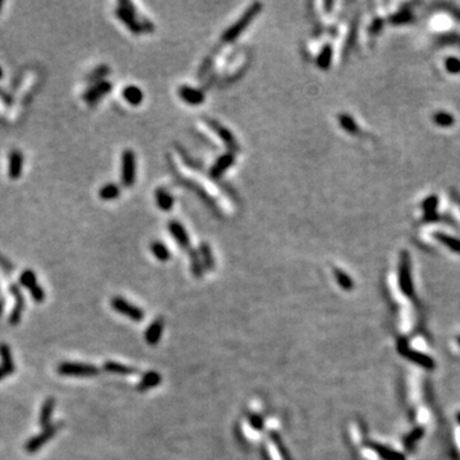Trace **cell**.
<instances>
[{
    "instance_id": "obj_28",
    "label": "cell",
    "mask_w": 460,
    "mask_h": 460,
    "mask_svg": "<svg viewBox=\"0 0 460 460\" xmlns=\"http://www.w3.org/2000/svg\"><path fill=\"white\" fill-rule=\"evenodd\" d=\"M160 376L157 375L156 372H149L144 378H142V383L139 384V389L141 390H147L149 387H153L156 386L158 383H160Z\"/></svg>"
},
{
    "instance_id": "obj_2",
    "label": "cell",
    "mask_w": 460,
    "mask_h": 460,
    "mask_svg": "<svg viewBox=\"0 0 460 460\" xmlns=\"http://www.w3.org/2000/svg\"><path fill=\"white\" fill-rule=\"evenodd\" d=\"M261 10H262L261 3H253V4L249 5V7L244 10L243 14L238 18V21L234 22L228 30H225V32L222 35V40L220 41L224 44H228L236 40V38L243 33V31L251 25L252 21L261 13Z\"/></svg>"
},
{
    "instance_id": "obj_11",
    "label": "cell",
    "mask_w": 460,
    "mask_h": 460,
    "mask_svg": "<svg viewBox=\"0 0 460 460\" xmlns=\"http://www.w3.org/2000/svg\"><path fill=\"white\" fill-rule=\"evenodd\" d=\"M235 161V153L228 151L227 153H223L222 156L217 157V160L215 161L214 165L210 169V175L214 179H220L224 175L225 171L230 168L231 165Z\"/></svg>"
},
{
    "instance_id": "obj_30",
    "label": "cell",
    "mask_w": 460,
    "mask_h": 460,
    "mask_svg": "<svg viewBox=\"0 0 460 460\" xmlns=\"http://www.w3.org/2000/svg\"><path fill=\"white\" fill-rule=\"evenodd\" d=\"M433 119H435V123L441 127H450L453 126L454 123L453 116H451L450 114L444 113V111H440V113L436 114V115L433 116Z\"/></svg>"
},
{
    "instance_id": "obj_31",
    "label": "cell",
    "mask_w": 460,
    "mask_h": 460,
    "mask_svg": "<svg viewBox=\"0 0 460 460\" xmlns=\"http://www.w3.org/2000/svg\"><path fill=\"white\" fill-rule=\"evenodd\" d=\"M445 67L449 73H459L460 72V61L456 58H448L445 62Z\"/></svg>"
},
{
    "instance_id": "obj_19",
    "label": "cell",
    "mask_w": 460,
    "mask_h": 460,
    "mask_svg": "<svg viewBox=\"0 0 460 460\" xmlns=\"http://www.w3.org/2000/svg\"><path fill=\"white\" fill-rule=\"evenodd\" d=\"M150 251H151V253L155 256V258L158 259V261L165 262L168 261V259H170L171 257L170 251H169L168 247L160 241L152 242V243L150 244Z\"/></svg>"
},
{
    "instance_id": "obj_6",
    "label": "cell",
    "mask_w": 460,
    "mask_h": 460,
    "mask_svg": "<svg viewBox=\"0 0 460 460\" xmlns=\"http://www.w3.org/2000/svg\"><path fill=\"white\" fill-rule=\"evenodd\" d=\"M111 306H113V308L115 309L116 312H119L121 314H124V316H127L128 318L133 319V321L138 322V321H141V319H144L145 312L142 311V309H139L137 306L131 305L129 302H127V301L123 299V298H119V297L113 298V301H111Z\"/></svg>"
},
{
    "instance_id": "obj_18",
    "label": "cell",
    "mask_w": 460,
    "mask_h": 460,
    "mask_svg": "<svg viewBox=\"0 0 460 460\" xmlns=\"http://www.w3.org/2000/svg\"><path fill=\"white\" fill-rule=\"evenodd\" d=\"M121 196V187L115 183H106L98 189V197L104 201H113Z\"/></svg>"
},
{
    "instance_id": "obj_24",
    "label": "cell",
    "mask_w": 460,
    "mask_h": 460,
    "mask_svg": "<svg viewBox=\"0 0 460 460\" xmlns=\"http://www.w3.org/2000/svg\"><path fill=\"white\" fill-rule=\"evenodd\" d=\"M334 275H335V279H336V282L339 283V285L343 288V289L344 290H352L353 289L354 284H353V280L350 279L349 275H347L344 271H342V270H339V269L334 270Z\"/></svg>"
},
{
    "instance_id": "obj_5",
    "label": "cell",
    "mask_w": 460,
    "mask_h": 460,
    "mask_svg": "<svg viewBox=\"0 0 460 460\" xmlns=\"http://www.w3.org/2000/svg\"><path fill=\"white\" fill-rule=\"evenodd\" d=\"M113 88V85L108 81H101V82L92 83L90 87L86 90V92L83 93V100L88 104V105H95L97 104L98 100H101L103 97H105L109 92Z\"/></svg>"
},
{
    "instance_id": "obj_34",
    "label": "cell",
    "mask_w": 460,
    "mask_h": 460,
    "mask_svg": "<svg viewBox=\"0 0 460 460\" xmlns=\"http://www.w3.org/2000/svg\"><path fill=\"white\" fill-rule=\"evenodd\" d=\"M0 266H2L3 269H7V270H9V269H10L9 264H8V262H7V259L3 258L2 256H0Z\"/></svg>"
},
{
    "instance_id": "obj_15",
    "label": "cell",
    "mask_w": 460,
    "mask_h": 460,
    "mask_svg": "<svg viewBox=\"0 0 460 460\" xmlns=\"http://www.w3.org/2000/svg\"><path fill=\"white\" fill-rule=\"evenodd\" d=\"M122 95H123L124 100L132 106L141 105V103L145 98L144 91H142L139 87H137V86H127V87L122 91Z\"/></svg>"
},
{
    "instance_id": "obj_27",
    "label": "cell",
    "mask_w": 460,
    "mask_h": 460,
    "mask_svg": "<svg viewBox=\"0 0 460 460\" xmlns=\"http://www.w3.org/2000/svg\"><path fill=\"white\" fill-rule=\"evenodd\" d=\"M435 236L438 239V241L443 242V243L445 244L446 247H449L450 249H453V251H455V252H460V241L459 239L451 238V236L445 235V234H443V233H440V234L437 233Z\"/></svg>"
},
{
    "instance_id": "obj_16",
    "label": "cell",
    "mask_w": 460,
    "mask_h": 460,
    "mask_svg": "<svg viewBox=\"0 0 460 460\" xmlns=\"http://www.w3.org/2000/svg\"><path fill=\"white\" fill-rule=\"evenodd\" d=\"M155 199L158 209L163 211H170L174 207V197L165 188H157L155 192Z\"/></svg>"
},
{
    "instance_id": "obj_26",
    "label": "cell",
    "mask_w": 460,
    "mask_h": 460,
    "mask_svg": "<svg viewBox=\"0 0 460 460\" xmlns=\"http://www.w3.org/2000/svg\"><path fill=\"white\" fill-rule=\"evenodd\" d=\"M339 122H340V126H342L345 131L349 132V133L355 134V132L358 131L355 122L353 121L352 116L347 115V114H342V115H339Z\"/></svg>"
},
{
    "instance_id": "obj_32",
    "label": "cell",
    "mask_w": 460,
    "mask_h": 460,
    "mask_svg": "<svg viewBox=\"0 0 460 460\" xmlns=\"http://www.w3.org/2000/svg\"><path fill=\"white\" fill-rule=\"evenodd\" d=\"M436 206H437V198H436L435 196H432V197H430V198H427L425 201V204H423V207H425V210L427 212H433V211H435Z\"/></svg>"
},
{
    "instance_id": "obj_8",
    "label": "cell",
    "mask_w": 460,
    "mask_h": 460,
    "mask_svg": "<svg viewBox=\"0 0 460 460\" xmlns=\"http://www.w3.org/2000/svg\"><path fill=\"white\" fill-rule=\"evenodd\" d=\"M400 288L405 295H413L412 277H410V258L408 253L402 254L400 259Z\"/></svg>"
},
{
    "instance_id": "obj_1",
    "label": "cell",
    "mask_w": 460,
    "mask_h": 460,
    "mask_svg": "<svg viewBox=\"0 0 460 460\" xmlns=\"http://www.w3.org/2000/svg\"><path fill=\"white\" fill-rule=\"evenodd\" d=\"M115 14L121 19V22L124 23L126 27L133 35H139V33L144 32H152L155 30V26L149 19L145 21L144 23L137 19L136 8H134L133 4H131L128 2H122L119 4V7L116 8Z\"/></svg>"
},
{
    "instance_id": "obj_7",
    "label": "cell",
    "mask_w": 460,
    "mask_h": 460,
    "mask_svg": "<svg viewBox=\"0 0 460 460\" xmlns=\"http://www.w3.org/2000/svg\"><path fill=\"white\" fill-rule=\"evenodd\" d=\"M397 350L400 352V354L407 357V359L413 361V362L418 363V365L427 368V370H432V368L435 367V363H433V361L431 359L430 357L422 354V353L415 352V350L409 349L408 345L405 344V340H399V342H397Z\"/></svg>"
},
{
    "instance_id": "obj_29",
    "label": "cell",
    "mask_w": 460,
    "mask_h": 460,
    "mask_svg": "<svg viewBox=\"0 0 460 460\" xmlns=\"http://www.w3.org/2000/svg\"><path fill=\"white\" fill-rule=\"evenodd\" d=\"M105 370L109 371V372L123 373V375H127V373H133L134 372V370H132V368L127 367V366H123V365H119V363H115V362H108V363H106Z\"/></svg>"
},
{
    "instance_id": "obj_14",
    "label": "cell",
    "mask_w": 460,
    "mask_h": 460,
    "mask_svg": "<svg viewBox=\"0 0 460 460\" xmlns=\"http://www.w3.org/2000/svg\"><path fill=\"white\" fill-rule=\"evenodd\" d=\"M21 283H22L26 288L30 289V292L32 293L33 298H35L36 301L41 302V301L44 299V292L37 285V282H36V276L35 274H33V271L27 270V271L23 272L22 276H21Z\"/></svg>"
},
{
    "instance_id": "obj_4",
    "label": "cell",
    "mask_w": 460,
    "mask_h": 460,
    "mask_svg": "<svg viewBox=\"0 0 460 460\" xmlns=\"http://www.w3.org/2000/svg\"><path fill=\"white\" fill-rule=\"evenodd\" d=\"M204 122L212 132H215V133L217 134V137L224 142V145L228 147V150H229L230 152L235 153L236 151H239L238 141H236L234 134L231 133L227 127H224L222 123H219V122L214 121V119L211 118H204Z\"/></svg>"
},
{
    "instance_id": "obj_12",
    "label": "cell",
    "mask_w": 460,
    "mask_h": 460,
    "mask_svg": "<svg viewBox=\"0 0 460 460\" xmlns=\"http://www.w3.org/2000/svg\"><path fill=\"white\" fill-rule=\"evenodd\" d=\"M59 372L68 376H92L97 373L93 366L81 365V363H64L59 367Z\"/></svg>"
},
{
    "instance_id": "obj_20",
    "label": "cell",
    "mask_w": 460,
    "mask_h": 460,
    "mask_svg": "<svg viewBox=\"0 0 460 460\" xmlns=\"http://www.w3.org/2000/svg\"><path fill=\"white\" fill-rule=\"evenodd\" d=\"M332 61V46L331 45H325L322 48V50L319 51L318 56L316 59V64L318 66V68L321 69H327L331 64Z\"/></svg>"
},
{
    "instance_id": "obj_3",
    "label": "cell",
    "mask_w": 460,
    "mask_h": 460,
    "mask_svg": "<svg viewBox=\"0 0 460 460\" xmlns=\"http://www.w3.org/2000/svg\"><path fill=\"white\" fill-rule=\"evenodd\" d=\"M137 160L133 150H126L122 153L121 181L124 187H132L136 183Z\"/></svg>"
},
{
    "instance_id": "obj_22",
    "label": "cell",
    "mask_w": 460,
    "mask_h": 460,
    "mask_svg": "<svg viewBox=\"0 0 460 460\" xmlns=\"http://www.w3.org/2000/svg\"><path fill=\"white\" fill-rule=\"evenodd\" d=\"M109 73H110V68H109L106 64H103V66L96 67L92 72H90V73L87 74V77H86V79H87L90 83L92 82L97 83L101 82V81H105L104 78L108 76Z\"/></svg>"
},
{
    "instance_id": "obj_21",
    "label": "cell",
    "mask_w": 460,
    "mask_h": 460,
    "mask_svg": "<svg viewBox=\"0 0 460 460\" xmlns=\"http://www.w3.org/2000/svg\"><path fill=\"white\" fill-rule=\"evenodd\" d=\"M199 257H201L202 258V265H204L205 266V269H207V270H212L214 269V265H215V261H214V257H212V252H211V248H210V246H209V243H201V246H199Z\"/></svg>"
},
{
    "instance_id": "obj_23",
    "label": "cell",
    "mask_w": 460,
    "mask_h": 460,
    "mask_svg": "<svg viewBox=\"0 0 460 460\" xmlns=\"http://www.w3.org/2000/svg\"><path fill=\"white\" fill-rule=\"evenodd\" d=\"M372 448L375 449L376 453L381 456V458L385 460H405L404 456L402 455L400 453H396V451H392L390 449L384 448L381 445H376V444H372Z\"/></svg>"
},
{
    "instance_id": "obj_36",
    "label": "cell",
    "mask_w": 460,
    "mask_h": 460,
    "mask_svg": "<svg viewBox=\"0 0 460 460\" xmlns=\"http://www.w3.org/2000/svg\"><path fill=\"white\" fill-rule=\"evenodd\" d=\"M3 5H4V3H3V2H0V12H2V8H3Z\"/></svg>"
},
{
    "instance_id": "obj_35",
    "label": "cell",
    "mask_w": 460,
    "mask_h": 460,
    "mask_svg": "<svg viewBox=\"0 0 460 460\" xmlns=\"http://www.w3.org/2000/svg\"><path fill=\"white\" fill-rule=\"evenodd\" d=\"M2 78H3V68L0 67V79H2Z\"/></svg>"
},
{
    "instance_id": "obj_10",
    "label": "cell",
    "mask_w": 460,
    "mask_h": 460,
    "mask_svg": "<svg viewBox=\"0 0 460 460\" xmlns=\"http://www.w3.org/2000/svg\"><path fill=\"white\" fill-rule=\"evenodd\" d=\"M23 163L25 157L19 150H12L8 156V176L12 181H17L21 178L23 171Z\"/></svg>"
},
{
    "instance_id": "obj_17",
    "label": "cell",
    "mask_w": 460,
    "mask_h": 460,
    "mask_svg": "<svg viewBox=\"0 0 460 460\" xmlns=\"http://www.w3.org/2000/svg\"><path fill=\"white\" fill-rule=\"evenodd\" d=\"M163 330H164L163 319H161V318L156 319L155 322H152V324L150 325V327H149V329H147L146 334H145V337H146V342L149 343V344H151V345L156 344V343H157L158 340H160L161 334H163Z\"/></svg>"
},
{
    "instance_id": "obj_37",
    "label": "cell",
    "mask_w": 460,
    "mask_h": 460,
    "mask_svg": "<svg viewBox=\"0 0 460 460\" xmlns=\"http://www.w3.org/2000/svg\"><path fill=\"white\" fill-rule=\"evenodd\" d=\"M458 419H459V422H460V413H459V415H458Z\"/></svg>"
},
{
    "instance_id": "obj_25",
    "label": "cell",
    "mask_w": 460,
    "mask_h": 460,
    "mask_svg": "<svg viewBox=\"0 0 460 460\" xmlns=\"http://www.w3.org/2000/svg\"><path fill=\"white\" fill-rule=\"evenodd\" d=\"M189 254H191L192 272H193L197 277H201L202 272H204V266H202V262L199 261V254L197 253L196 251H192V249L189 251Z\"/></svg>"
},
{
    "instance_id": "obj_13",
    "label": "cell",
    "mask_w": 460,
    "mask_h": 460,
    "mask_svg": "<svg viewBox=\"0 0 460 460\" xmlns=\"http://www.w3.org/2000/svg\"><path fill=\"white\" fill-rule=\"evenodd\" d=\"M168 229L170 231L171 236L176 241V243L181 246V248L189 249L191 243H189L188 233H187V230L184 229V227L181 223L176 222V220H171V222H169Z\"/></svg>"
},
{
    "instance_id": "obj_33",
    "label": "cell",
    "mask_w": 460,
    "mask_h": 460,
    "mask_svg": "<svg viewBox=\"0 0 460 460\" xmlns=\"http://www.w3.org/2000/svg\"><path fill=\"white\" fill-rule=\"evenodd\" d=\"M261 418L258 417V415H251V423H252V426H253L254 428H256V430H258V428H261V426H262V422L261 421Z\"/></svg>"
},
{
    "instance_id": "obj_9",
    "label": "cell",
    "mask_w": 460,
    "mask_h": 460,
    "mask_svg": "<svg viewBox=\"0 0 460 460\" xmlns=\"http://www.w3.org/2000/svg\"><path fill=\"white\" fill-rule=\"evenodd\" d=\"M178 96L184 101V103L193 106L201 105V104H204V101L206 100V95H205L204 91L186 85L181 86V87L178 88Z\"/></svg>"
}]
</instances>
